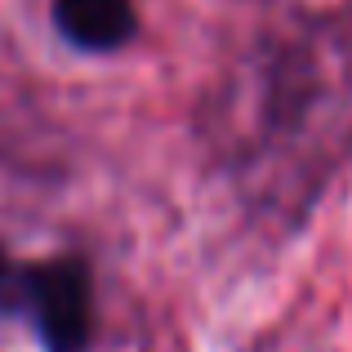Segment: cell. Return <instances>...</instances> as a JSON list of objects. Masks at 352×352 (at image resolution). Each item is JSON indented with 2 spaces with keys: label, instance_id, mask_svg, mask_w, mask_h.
<instances>
[{
  "label": "cell",
  "instance_id": "obj_3",
  "mask_svg": "<svg viewBox=\"0 0 352 352\" xmlns=\"http://www.w3.org/2000/svg\"><path fill=\"white\" fill-rule=\"evenodd\" d=\"M23 285H27V267H14L0 254V308L5 303H23Z\"/></svg>",
  "mask_w": 352,
  "mask_h": 352
},
{
  "label": "cell",
  "instance_id": "obj_1",
  "mask_svg": "<svg viewBox=\"0 0 352 352\" xmlns=\"http://www.w3.org/2000/svg\"><path fill=\"white\" fill-rule=\"evenodd\" d=\"M23 308L32 312L45 352H85L94 335V290L80 258H50L27 267Z\"/></svg>",
  "mask_w": 352,
  "mask_h": 352
},
{
  "label": "cell",
  "instance_id": "obj_2",
  "mask_svg": "<svg viewBox=\"0 0 352 352\" xmlns=\"http://www.w3.org/2000/svg\"><path fill=\"white\" fill-rule=\"evenodd\" d=\"M54 23L76 50L112 54L134 36V0H54Z\"/></svg>",
  "mask_w": 352,
  "mask_h": 352
}]
</instances>
